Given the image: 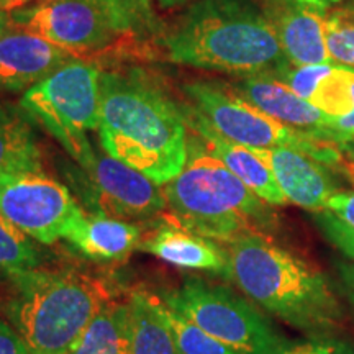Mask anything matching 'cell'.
Instances as JSON below:
<instances>
[{
    "instance_id": "6da1fadb",
    "label": "cell",
    "mask_w": 354,
    "mask_h": 354,
    "mask_svg": "<svg viewBox=\"0 0 354 354\" xmlns=\"http://www.w3.org/2000/svg\"><path fill=\"white\" fill-rule=\"evenodd\" d=\"M99 133L109 156L158 185L174 179L187 162L183 109L140 69L100 71Z\"/></svg>"
},
{
    "instance_id": "7a4b0ae2",
    "label": "cell",
    "mask_w": 354,
    "mask_h": 354,
    "mask_svg": "<svg viewBox=\"0 0 354 354\" xmlns=\"http://www.w3.org/2000/svg\"><path fill=\"white\" fill-rule=\"evenodd\" d=\"M225 248L228 279L258 307L312 338L338 335L344 308L315 266L268 234H248Z\"/></svg>"
},
{
    "instance_id": "3957f363",
    "label": "cell",
    "mask_w": 354,
    "mask_h": 354,
    "mask_svg": "<svg viewBox=\"0 0 354 354\" xmlns=\"http://www.w3.org/2000/svg\"><path fill=\"white\" fill-rule=\"evenodd\" d=\"M112 297L100 277L82 269L35 268L3 272L0 313L30 354H68Z\"/></svg>"
},
{
    "instance_id": "277c9868",
    "label": "cell",
    "mask_w": 354,
    "mask_h": 354,
    "mask_svg": "<svg viewBox=\"0 0 354 354\" xmlns=\"http://www.w3.org/2000/svg\"><path fill=\"white\" fill-rule=\"evenodd\" d=\"M171 63L253 76L287 63L268 13L246 0H201L161 39Z\"/></svg>"
},
{
    "instance_id": "5b68a950",
    "label": "cell",
    "mask_w": 354,
    "mask_h": 354,
    "mask_svg": "<svg viewBox=\"0 0 354 354\" xmlns=\"http://www.w3.org/2000/svg\"><path fill=\"white\" fill-rule=\"evenodd\" d=\"M161 189L172 220L223 246L248 234L271 236L277 225L271 205L212 156L201 140L189 146L184 169Z\"/></svg>"
},
{
    "instance_id": "8992f818",
    "label": "cell",
    "mask_w": 354,
    "mask_h": 354,
    "mask_svg": "<svg viewBox=\"0 0 354 354\" xmlns=\"http://www.w3.org/2000/svg\"><path fill=\"white\" fill-rule=\"evenodd\" d=\"M189 104L185 117L203 123L221 138L246 148L287 146L310 154L325 166H342V148L330 141L294 130L254 107L240 94L216 82H189L184 86Z\"/></svg>"
},
{
    "instance_id": "52a82bcc",
    "label": "cell",
    "mask_w": 354,
    "mask_h": 354,
    "mask_svg": "<svg viewBox=\"0 0 354 354\" xmlns=\"http://www.w3.org/2000/svg\"><path fill=\"white\" fill-rule=\"evenodd\" d=\"M20 107L59 141L84 171L94 165L95 151L87 131L100 125V69L71 57L21 97Z\"/></svg>"
},
{
    "instance_id": "ba28073f",
    "label": "cell",
    "mask_w": 354,
    "mask_h": 354,
    "mask_svg": "<svg viewBox=\"0 0 354 354\" xmlns=\"http://www.w3.org/2000/svg\"><path fill=\"white\" fill-rule=\"evenodd\" d=\"M165 304L240 354H277L290 344L256 304L225 286L189 277Z\"/></svg>"
},
{
    "instance_id": "9c48e42d",
    "label": "cell",
    "mask_w": 354,
    "mask_h": 354,
    "mask_svg": "<svg viewBox=\"0 0 354 354\" xmlns=\"http://www.w3.org/2000/svg\"><path fill=\"white\" fill-rule=\"evenodd\" d=\"M0 214L41 245L66 238L84 210L66 185L43 171L0 177Z\"/></svg>"
},
{
    "instance_id": "30bf717a",
    "label": "cell",
    "mask_w": 354,
    "mask_h": 354,
    "mask_svg": "<svg viewBox=\"0 0 354 354\" xmlns=\"http://www.w3.org/2000/svg\"><path fill=\"white\" fill-rule=\"evenodd\" d=\"M8 26L37 35L69 55H100L122 38L97 0H44L10 12Z\"/></svg>"
},
{
    "instance_id": "8fae6325",
    "label": "cell",
    "mask_w": 354,
    "mask_h": 354,
    "mask_svg": "<svg viewBox=\"0 0 354 354\" xmlns=\"http://www.w3.org/2000/svg\"><path fill=\"white\" fill-rule=\"evenodd\" d=\"M86 172L94 214L125 221H148L166 212L161 185L109 154L95 153L94 165Z\"/></svg>"
},
{
    "instance_id": "7c38bea8",
    "label": "cell",
    "mask_w": 354,
    "mask_h": 354,
    "mask_svg": "<svg viewBox=\"0 0 354 354\" xmlns=\"http://www.w3.org/2000/svg\"><path fill=\"white\" fill-rule=\"evenodd\" d=\"M253 149L272 171L287 202L313 214L326 210V203L338 189L323 162L287 146Z\"/></svg>"
},
{
    "instance_id": "4fadbf2b",
    "label": "cell",
    "mask_w": 354,
    "mask_h": 354,
    "mask_svg": "<svg viewBox=\"0 0 354 354\" xmlns=\"http://www.w3.org/2000/svg\"><path fill=\"white\" fill-rule=\"evenodd\" d=\"M140 250L172 266L192 271H212L228 277V251L220 243L198 236L162 214L156 227L143 234Z\"/></svg>"
},
{
    "instance_id": "5bb4252c",
    "label": "cell",
    "mask_w": 354,
    "mask_h": 354,
    "mask_svg": "<svg viewBox=\"0 0 354 354\" xmlns=\"http://www.w3.org/2000/svg\"><path fill=\"white\" fill-rule=\"evenodd\" d=\"M233 91L277 122L317 138H322L333 118L295 94L271 73L245 76L234 84Z\"/></svg>"
},
{
    "instance_id": "9a60e30c",
    "label": "cell",
    "mask_w": 354,
    "mask_h": 354,
    "mask_svg": "<svg viewBox=\"0 0 354 354\" xmlns=\"http://www.w3.org/2000/svg\"><path fill=\"white\" fill-rule=\"evenodd\" d=\"M69 59L68 51L37 35L20 30L0 35V88L28 91Z\"/></svg>"
},
{
    "instance_id": "2e32d148",
    "label": "cell",
    "mask_w": 354,
    "mask_h": 354,
    "mask_svg": "<svg viewBox=\"0 0 354 354\" xmlns=\"http://www.w3.org/2000/svg\"><path fill=\"white\" fill-rule=\"evenodd\" d=\"M287 63L331 64L323 32V13L295 0H276L268 12Z\"/></svg>"
},
{
    "instance_id": "e0dca14e",
    "label": "cell",
    "mask_w": 354,
    "mask_h": 354,
    "mask_svg": "<svg viewBox=\"0 0 354 354\" xmlns=\"http://www.w3.org/2000/svg\"><path fill=\"white\" fill-rule=\"evenodd\" d=\"M143 234L145 230L131 221L84 212L64 240L95 263H122L140 250Z\"/></svg>"
},
{
    "instance_id": "ac0fdd59",
    "label": "cell",
    "mask_w": 354,
    "mask_h": 354,
    "mask_svg": "<svg viewBox=\"0 0 354 354\" xmlns=\"http://www.w3.org/2000/svg\"><path fill=\"white\" fill-rule=\"evenodd\" d=\"M187 128L194 130L197 138L202 141L203 148L209 151L212 156L220 159L230 171L233 172L238 179H241L248 187H250L259 198H263L269 205L282 207L287 205V198L279 189L272 171L261 159L253 148L232 143V141L221 138L214 130L203 123L194 120V118L185 117Z\"/></svg>"
},
{
    "instance_id": "d6986e66",
    "label": "cell",
    "mask_w": 354,
    "mask_h": 354,
    "mask_svg": "<svg viewBox=\"0 0 354 354\" xmlns=\"http://www.w3.org/2000/svg\"><path fill=\"white\" fill-rule=\"evenodd\" d=\"M68 354H133L130 299H110Z\"/></svg>"
},
{
    "instance_id": "ffe728a7",
    "label": "cell",
    "mask_w": 354,
    "mask_h": 354,
    "mask_svg": "<svg viewBox=\"0 0 354 354\" xmlns=\"http://www.w3.org/2000/svg\"><path fill=\"white\" fill-rule=\"evenodd\" d=\"M30 171H43L33 128L19 110L0 104V177Z\"/></svg>"
},
{
    "instance_id": "44dd1931",
    "label": "cell",
    "mask_w": 354,
    "mask_h": 354,
    "mask_svg": "<svg viewBox=\"0 0 354 354\" xmlns=\"http://www.w3.org/2000/svg\"><path fill=\"white\" fill-rule=\"evenodd\" d=\"M133 354H180L165 317V302L146 290L130 294Z\"/></svg>"
},
{
    "instance_id": "7402d4cb",
    "label": "cell",
    "mask_w": 354,
    "mask_h": 354,
    "mask_svg": "<svg viewBox=\"0 0 354 354\" xmlns=\"http://www.w3.org/2000/svg\"><path fill=\"white\" fill-rule=\"evenodd\" d=\"M322 13L331 64L354 71V8L336 6Z\"/></svg>"
},
{
    "instance_id": "603a6c76",
    "label": "cell",
    "mask_w": 354,
    "mask_h": 354,
    "mask_svg": "<svg viewBox=\"0 0 354 354\" xmlns=\"http://www.w3.org/2000/svg\"><path fill=\"white\" fill-rule=\"evenodd\" d=\"M122 38H141L158 32L153 0H97Z\"/></svg>"
},
{
    "instance_id": "cb8c5ba5",
    "label": "cell",
    "mask_w": 354,
    "mask_h": 354,
    "mask_svg": "<svg viewBox=\"0 0 354 354\" xmlns=\"http://www.w3.org/2000/svg\"><path fill=\"white\" fill-rule=\"evenodd\" d=\"M43 254L35 240L0 214V271L20 272L39 268Z\"/></svg>"
},
{
    "instance_id": "d4e9b609",
    "label": "cell",
    "mask_w": 354,
    "mask_h": 354,
    "mask_svg": "<svg viewBox=\"0 0 354 354\" xmlns=\"http://www.w3.org/2000/svg\"><path fill=\"white\" fill-rule=\"evenodd\" d=\"M165 317L180 354H240L165 304Z\"/></svg>"
},
{
    "instance_id": "484cf974",
    "label": "cell",
    "mask_w": 354,
    "mask_h": 354,
    "mask_svg": "<svg viewBox=\"0 0 354 354\" xmlns=\"http://www.w3.org/2000/svg\"><path fill=\"white\" fill-rule=\"evenodd\" d=\"M315 221L323 233V236L339 250L344 256L354 261V230L348 227L344 221L331 214L328 210H323L315 214Z\"/></svg>"
},
{
    "instance_id": "4316f807",
    "label": "cell",
    "mask_w": 354,
    "mask_h": 354,
    "mask_svg": "<svg viewBox=\"0 0 354 354\" xmlns=\"http://www.w3.org/2000/svg\"><path fill=\"white\" fill-rule=\"evenodd\" d=\"M277 354H354V343L338 336H326V338H313L308 343H290Z\"/></svg>"
},
{
    "instance_id": "83f0119b",
    "label": "cell",
    "mask_w": 354,
    "mask_h": 354,
    "mask_svg": "<svg viewBox=\"0 0 354 354\" xmlns=\"http://www.w3.org/2000/svg\"><path fill=\"white\" fill-rule=\"evenodd\" d=\"M322 138L338 146L354 141V109L351 113L344 115V117L331 118L330 125L323 131Z\"/></svg>"
},
{
    "instance_id": "f1b7e54d",
    "label": "cell",
    "mask_w": 354,
    "mask_h": 354,
    "mask_svg": "<svg viewBox=\"0 0 354 354\" xmlns=\"http://www.w3.org/2000/svg\"><path fill=\"white\" fill-rule=\"evenodd\" d=\"M326 210L354 230V190H336L326 203Z\"/></svg>"
},
{
    "instance_id": "f546056e",
    "label": "cell",
    "mask_w": 354,
    "mask_h": 354,
    "mask_svg": "<svg viewBox=\"0 0 354 354\" xmlns=\"http://www.w3.org/2000/svg\"><path fill=\"white\" fill-rule=\"evenodd\" d=\"M0 354H30L19 333L3 320H0Z\"/></svg>"
},
{
    "instance_id": "4dcf8cb0",
    "label": "cell",
    "mask_w": 354,
    "mask_h": 354,
    "mask_svg": "<svg viewBox=\"0 0 354 354\" xmlns=\"http://www.w3.org/2000/svg\"><path fill=\"white\" fill-rule=\"evenodd\" d=\"M338 272L343 279V284L346 287L349 297H351L354 302V263L338 264Z\"/></svg>"
},
{
    "instance_id": "1f68e13d",
    "label": "cell",
    "mask_w": 354,
    "mask_h": 354,
    "mask_svg": "<svg viewBox=\"0 0 354 354\" xmlns=\"http://www.w3.org/2000/svg\"><path fill=\"white\" fill-rule=\"evenodd\" d=\"M295 2L304 3V6H308L312 8H317V10H320V12H325L331 7L339 6V2H342V0H295Z\"/></svg>"
},
{
    "instance_id": "d6a6232c",
    "label": "cell",
    "mask_w": 354,
    "mask_h": 354,
    "mask_svg": "<svg viewBox=\"0 0 354 354\" xmlns=\"http://www.w3.org/2000/svg\"><path fill=\"white\" fill-rule=\"evenodd\" d=\"M37 3V2H44V0H7L6 2V6L2 7V10L3 12H13V10H17V8H21V7H26V6H30V3Z\"/></svg>"
},
{
    "instance_id": "836d02e7",
    "label": "cell",
    "mask_w": 354,
    "mask_h": 354,
    "mask_svg": "<svg viewBox=\"0 0 354 354\" xmlns=\"http://www.w3.org/2000/svg\"><path fill=\"white\" fill-rule=\"evenodd\" d=\"M342 169L346 172L349 179L354 183V161L353 159H344V161L342 162Z\"/></svg>"
},
{
    "instance_id": "e575fe53",
    "label": "cell",
    "mask_w": 354,
    "mask_h": 354,
    "mask_svg": "<svg viewBox=\"0 0 354 354\" xmlns=\"http://www.w3.org/2000/svg\"><path fill=\"white\" fill-rule=\"evenodd\" d=\"M7 26H8V15H7V12L0 10V35L6 33Z\"/></svg>"
},
{
    "instance_id": "d590c367",
    "label": "cell",
    "mask_w": 354,
    "mask_h": 354,
    "mask_svg": "<svg viewBox=\"0 0 354 354\" xmlns=\"http://www.w3.org/2000/svg\"><path fill=\"white\" fill-rule=\"evenodd\" d=\"M339 148H342V151L346 153V156L349 159H353V161H354V141H351V143H346V145L339 146Z\"/></svg>"
},
{
    "instance_id": "8d00e7d4",
    "label": "cell",
    "mask_w": 354,
    "mask_h": 354,
    "mask_svg": "<svg viewBox=\"0 0 354 354\" xmlns=\"http://www.w3.org/2000/svg\"><path fill=\"white\" fill-rule=\"evenodd\" d=\"M158 2L161 3V6L165 7V8H169V7H176V6H179V3L185 2V0H158Z\"/></svg>"
},
{
    "instance_id": "74e56055",
    "label": "cell",
    "mask_w": 354,
    "mask_h": 354,
    "mask_svg": "<svg viewBox=\"0 0 354 354\" xmlns=\"http://www.w3.org/2000/svg\"><path fill=\"white\" fill-rule=\"evenodd\" d=\"M6 2H7V0H0V10H2V7L6 6Z\"/></svg>"
}]
</instances>
